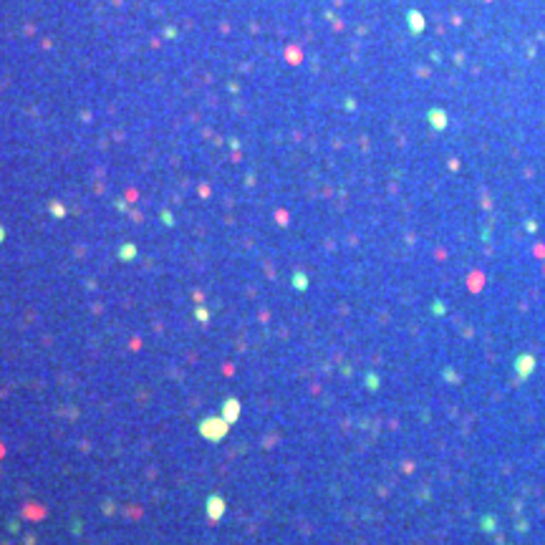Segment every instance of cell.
<instances>
[{
	"instance_id": "6da1fadb",
	"label": "cell",
	"mask_w": 545,
	"mask_h": 545,
	"mask_svg": "<svg viewBox=\"0 0 545 545\" xmlns=\"http://www.w3.org/2000/svg\"><path fill=\"white\" fill-rule=\"evenodd\" d=\"M200 432H202V437H207V439H212V442H220V439L227 434V422L215 419V417L202 419V422H200Z\"/></svg>"
},
{
	"instance_id": "7a4b0ae2",
	"label": "cell",
	"mask_w": 545,
	"mask_h": 545,
	"mask_svg": "<svg viewBox=\"0 0 545 545\" xmlns=\"http://www.w3.org/2000/svg\"><path fill=\"white\" fill-rule=\"evenodd\" d=\"M207 512H210L212 520H220V518H222V512H225V500L220 495H212L207 500Z\"/></svg>"
},
{
	"instance_id": "3957f363",
	"label": "cell",
	"mask_w": 545,
	"mask_h": 545,
	"mask_svg": "<svg viewBox=\"0 0 545 545\" xmlns=\"http://www.w3.org/2000/svg\"><path fill=\"white\" fill-rule=\"evenodd\" d=\"M238 414H240V404H238V402H235V399L225 402V417H227V422H232V419H238Z\"/></svg>"
},
{
	"instance_id": "277c9868",
	"label": "cell",
	"mask_w": 545,
	"mask_h": 545,
	"mask_svg": "<svg viewBox=\"0 0 545 545\" xmlns=\"http://www.w3.org/2000/svg\"><path fill=\"white\" fill-rule=\"evenodd\" d=\"M0 240H3V230H0Z\"/></svg>"
}]
</instances>
